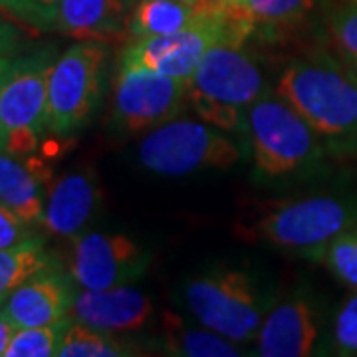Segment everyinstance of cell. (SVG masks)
I'll use <instances>...</instances> for the list:
<instances>
[{
  "instance_id": "cell-1",
  "label": "cell",
  "mask_w": 357,
  "mask_h": 357,
  "mask_svg": "<svg viewBox=\"0 0 357 357\" xmlns=\"http://www.w3.org/2000/svg\"><path fill=\"white\" fill-rule=\"evenodd\" d=\"M276 93L314 128L328 153L357 155V66L310 54L282 72Z\"/></svg>"
},
{
  "instance_id": "cell-2",
  "label": "cell",
  "mask_w": 357,
  "mask_h": 357,
  "mask_svg": "<svg viewBox=\"0 0 357 357\" xmlns=\"http://www.w3.org/2000/svg\"><path fill=\"white\" fill-rule=\"evenodd\" d=\"M244 121L258 178L274 183L306 177L326 159L321 137L278 93L264 91L246 109Z\"/></svg>"
},
{
  "instance_id": "cell-3",
  "label": "cell",
  "mask_w": 357,
  "mask_h": 357,
  "mask_svg": "<svg viewBox=\"0 0 357 357\" xmlns=\"http://www.w3.org/2000/svg\"><path fill=\"white\" fill-rule=\"evenodd\" d=\"M264 93V76L252 54L236 40L213 44L189 82V103L220 131L241 128L246 109Z\"/></svg>"
},
{
  "instance_id": "cell-4",
  "label": "cell",
  "mask_w": 357,
  "mask_h": 357,
  "mask_svg": "<svg viewBox=\"0 0 357 357\" xmlns=\"http://www.w3.org/2000/svg\"><path fill=\"white\" fill-rule=\"evenodd\" d=\"M185 304L201 326L234 344H246L260 332L272 298L260 290L252 274L222 268L187 282Z\"/></svg>"
},
{
  "instance_id": "cell-5",
  "label": "cell",
  "mask_w": 357,
  "mask_h": 357,
  "mask_svg": "<svg viewBox=\"0 0 357 357\" xmlns=\"http://www.w3.org/2000/svg\"><path fill=\"white\" fill-rule=\"evenodd\" d=\"M357 227V199L316 195L280 204L255 225L256 236L294 256L324 262L335 238Z\"/></svg>"
},
{
  "instance_id": "cell-6",
  "label": "cell",
  "mask_w": 357,
  "mask_h": 357,
  "mask_svg": "<svg viewBox=\"0 0 357 357\" xmlns=\"http://www.w3.org/2000/svg\"><path fill=\"white\" fill-rule=\"evenodd\" d=\"M105 44L79 40L56 56L48 77V131L58 137L88 128L102 102L105 82Z\"/></svg>"
},
{
  "instance_id": "cell-7",
  "label": "cell",
  "mask_w": 357,
  "mask_h": 357,
  "mask_svg": "<svg viewBox=\"0 0 357 357\" xmlns=\"http://www.w3.org/2000/svg\"><path fill=\"white\" fill-rule=\"evenodd\" d=\"M56 54L52 46L14 58L0 86V149L26 153L48 131V77Z\"/></svg>"
},
{
  "instance_id": "cell-8",
  "label": "cell",
  "mask_w": 357,
  "mask_h": 357,
  "mask_svg": "<svg viewBox=\"0 0 357 357\" xmlns=\"http://www.w3.org/2000/svg\"><path fill=\"white\" fill-rule=\"evenodd\" d=\"M139 163L163 177H185L206 169H230L241 149L225 131L206 121L173 119L151 129L139 143Z\"/></svg>"
},
{
  "instance_id": "cell-9",
  "label": "cell",
  "mask_w": 357,
  "mask_h": 357,
  "mask_svg": "<svg viewBox=\"0 0 357 357\" xmlns=\"http://www.w3.org/2000/svg\"><path fill=\"white\" fill-rule=\"evenodd\" d=\"M189 102V82L147 68L119 66L114 84L112 126L143 133L177 119Z\"/></svg>"
},
{
  "instance_id": "cell-10",
  "label": "cell",
  "mask_w": 357,
  "mask_h": 357,
  "mask_svg": "<svg viewBox=\"0 0 357 357\" xmlns=\"http://www.w3.org/2000/svg\"><path fill=\"white\" fill-rule=\"evenodd\" d=\"M66 270L84 290H107L141 280L151 264V255L126 234L84 232L70 241Z\"/></svg>"
},
{
  "instance_id": "cell-11",
  "label": "cell",
  "mask_w": 357,
  "mask_h": 357,
  "mask_svg": "<svg viewBox=\"0 0 357 357\" xmlns=\"http://www.w3.org/2000/svg\"><path fill=\"white\" fill-rule=\"evenodd\" d=\"M76 282L58 262L32 274L14 290L0 310L16 328L50 326L70 318L76 298Z\"/></svg>"
},
{
  "instance_id": "cell-12",
  "label": "cell",
  "mask_w": 357,
  "mask_h": 357,
  "mask_svg": "<svg viewBox=\"0 0 357 357\" xmlns=\"http://www.w3.org/2000/svg\"><path fill=\"white\" fill-rule=\"evenodd\" d=\"M100 178L91 169H74L58 178L48 191L42 229L56 238H76L88 232L102 208Z\"/></svg>"
},
{
  "instance_id": "cell-13",
  "label": "cell",
  "mask_w": 357,
  "mask_h": 357,
  "mask_svg": "<svg viewBox=\"0 0 357 357\" xmlns=\"http://www.w3.org/2000/svg\"><path fill=\"white\" fill-rule=\"evenodd\" d=\"M319 318L306 296H290L268 310L256 335V354L262 357H307L316 354Z\"/></svg>"
},
{
  "instance_id": "cell-14",
  "label": "cell",
  "mask_w": 357,
  "mask_h": 357,
  "mask_svg": "<svg viewBox=\"0 0 357 357\" xmlns=\"http://www.w3.org/2000/svg\"><path fill=\"white\" fill-rule=\"evenodd\" d=\"M153 302L147 294L131 286L107 290L77 288L70 318L105 333H129L143 330L153 318Z\"/></svg>"
},
{
  "instance_id": "cell-15",
  "label": "cell",
  "mask_w": 357,
  "mask_h": 357,
  "mask_svg": "<svg viewBox=\"0 0 357 357\" xmlns=\"http://www.w3.org/2000/svg\"><path fill=\"white\" fill-rule=\"evenodd\" d=\"M56 30L77 40L123 38L129 34L126 0H60Z\"/></svg>"
},
{
  "instance_id": "cell-16",
  "label": "cell",
  "mask_w": 357,
  "mask_h": 357,
  "mask_svg": "<svg viewBox=\"0 0 357 357\" xmlns=\"http://www.w3.org/2000/svg\"><path fill=\"white\" fill-rule=\"evenodd\" d=\"M0 203L28 225L40 229L44 218V192L38 175L30 169L28 163L16 159V155L0 149Z\"/></svg>"
},
{
  "instance_id": "cell-17",
  "label": "cell",
  "mask_w": 357,
  "mask_h": 357,
  "mask_svg": "<svg viewBox=\"0 0 357 357\" xmlns=\"http://www.w3.org/2000/svg\"><path fill=\"white\" fill-rule=\"evenodd\" d=\"M161 347L169 356L183 357H238V344L208 330L195 328L185 319L165 312L161 318Z\"/></svg>"
},
{
  "instance_id": "cell-18",
  "label": "cell",
  "mask_w": 357,
  "mask_h": 357,
  "mask_svg": "<svg viewBox=\"0 0 357 357\" xmlns=\"http://www.w3.org/2000/svg\"><path fill=\"white\" fill-rule=\"evenodd\" d=\"M208 10L213 8H199L181 0H141L129 20V36L147 38L181 32L201 22Z\"/></svg>"
},
{
  "instance_id": "cell-19",
  "label": "cell",
  "mask_w": 357,
  "mask_h": 357,
  "mask_svg": "<svg viewBox=\"0 0 357 357\" xmlns=\"http://www.w3.org/2000/svg\"><path fill=\"white\" fill-rule=\"evenodd\" d=\"M52 262L56 260L46 250L42 236L10 248H0V306L22 282Z\"/></svg>"
},
{
  "instance_id": "cell-20",
  "label": "cell",
  "mask_w": 357,
  "mask_h": 357,
  "mask_svg": "<svg viewBox=\"0 0 357 357\" xmlns=\"http://www.w3.org/2000/svg\"><path fill=\"white\" fill-rule=\"evenodd\" d=\"M137 354L115 333L100 332L74 319L68 324L58 349V357H126Z\"/></svg>"
},
{
  "instance_id": "cell-21",
  "label": "cell",
  "mask_w": 357,
  "mask_h": 357,
  "mask_svg": "<svg viewBox=\"0 0 357 357\" xmlns=\"http://www.w3.org/2000/svg\"><path fill=\"white\" fill-rule=\"evenodd\" d=\"M72 318L50 326L16 328L6 357H54L58 356L60 342Z\"/></svg>"
},
{
  "instance_id": "cell-22",
  "label": "cell",
  "mask_w": 357,
  "mask_h": 357,
  "mask_svg": "<svg viewBox=\"0 0 357 357\" xmlns=\"http://www.w3.org/2000/svg\"><path fill=\"white\" fill-rule=\"evenodd\" d=\"M60 0H0V13L24 28L52 32L58 26Z\"/></svg>"
},
{
  "instance_id": "cell-23",
  "label": "cell",
  "mask_w": 357,
  "mask_h": 357,
  "mask_svg": "<svg viewBox=\"0 0 357 357\" xmlns=\"http://www.w3.org/2000/svg\"><path fill=\"white\" fill-rule=\"evenodd\" d=\"M316 0H246L244 6L255 22L290 24L304 18Z\"/></svg>"
},
{
  "instance_id": "cell-24",
  "label": "cell",
  "mask_w": 357,
  "mask_h": 357,
  "mask_svg": "<svg viewBox=\"0 0 357 357\" xmlns=\"http://www.w3.org/2000/svg\"><path fill=\"white\" fill-rule=\"evenodd\" d=\"M324 262L337 280L357 290V227L333 241Z\"/></svg>"
},
{
  "instance_id": "cell-25",
  "label": "cell",
  "mask_w": 357,
  "mask_h": 357,
  "mask_svg": "<svg viewBox=\"0 0 357 357\" xmlns=\"http://www.w3.org/2000/svg\"><path fill=\"white\" fill-rule=\"evenodd\" d=\"M328 24L335 46L349 62L357 66V0H349L333 10Z\"/></svg>"
},
{
  "instance_id": "cell-26",
  "label": "cell",
  "mask_w": 357,
  "mask_h": 357,
  "mask_svg": "<svg viewBox=\"0 0 357 357\" xmlns=\"http://www.w3.org/2000/svg\"><path fill=\"white\" fill-rule=\"evenodd\" d=\"M333 345L340 356H357V294L340 307L333 324Z\"/></svg>"
},
{
  "instance_id": "cell-27",
  "label": "cell",
  "mask_w": 357,
  "mask_h": 357,
  "mask_svg": "<svg viewBox=\"0 0 357 357\" xmlns=\"http://www.w3.org/2000/svg\"><path fill=\"white\" fill-rule=\"evenodd\" d=\"M36 236H40L36 227L28 225L13 208L0 203V248H10L26 241H32Z\"/></svg>"
},
{
  "instance_id": "cell-28",
  "label": "cell",
  "mask_w": 357,
  "mask_h": 357,
  "mask_svg": "<svg viewBox=\"0 0 357 357\" xmlns=\"http://www.w3.org/2000/svg\"><path fill=\"white\" fill-rule=\"evenodd\" d=\"M26 44L28 40L18 22L0 16V60L20 56L26 50Z\"/></svg>"
},
{
  "instance_id": "cell-29",
  "label": "cell",
  "mask_w": 357,
  "mask_h": 357,
  "mask_svg": "<svg viewBox=\"0 0 357 357\" xmlns=\"http://www.w3.org/2000/svg\"><path fill=\"white\" fill-rule=\"evenodd\" d=\"M14 332H16V326L0 310V357H6V349L13 342Z\"/></svg>"
},
{
  "instance_id": "cell-30",
  "label": "cell",
  "mask_w": 357,
  "mask_h": 357,
  "mask_svg": "<svg viewBox=\"0 0 357 357\" xmlns=\"http://www.w3.org/2000/svg\"><path fill=\"white\" fill-rule=\"evenodd\" d=\"M14 58H8V60H0V86H2V82H4V77L8 76V72H10V66H13Z\"/></svg>"
},
{
  "instance_id": "cell-31",
  "label": "cell",
  "mask_w": 357,
  "mask_h": 357,
  "mask_svg": "<svg viewBox=\"0 0 357 357\" xmlns=\"http://www.w3.org/2000/svg\"><path fill=\"white\" fill-rule=\"evenodd\" d=\"M181 2H187V4H191V6H203L204 4V0H181Z\"/></svg>"
},
{
  "instance_id": "cell-32",
  "label": "cell",
  "mask_w": 357,
  "mask_h": 357,
  "mask_svg": "<svg viewBox=\"0 0 357 357\" xmlns=\"http://www.w3.org/2000/svg\"><path fill=\"white\" fill-rule=\"evenodd\" d=\"M225 2H230V4H244L246 0H225Z\"/></svg>"
}]
</instances>
